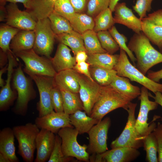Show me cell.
<instances>
[{"label": "cell", "instance_id": "obj_13", "mask_svg": "<svg viewBox=\"0 0 162 162\" xmlns=\"http://www.w3.org/2000/svg\"><path fill=\"white\" fill-rule=\"evenodd\" d=\"M79 82L80 86L79 93L83 110L90 116L98 97L101 86L84 75L79 74Z\"/></svg>", "mask_w": 162, "mask_h": 162}, {"label": "cell", "instance_id": "obj_41", "mask_svg": "<svg viewBox=\"0 0 162 162\" xmlns=\"http://www.w3.org/2000/svg\"><path fill=\"white\" fill-rule=\"evenodd\" d=\"M62 141L60 137L56 135L53 149L47 162H67L72 160L73 157L65 156L64 154L62 147Z\"/></svg>", "mask_w": 162, "mask_h": 162}, {"label": "cell", "instance_id": "obj_17", "mask_svg": "<svg viewBox=\"0 0 162 162\" xmlns=\"http://www.w3.org/2000/svg\"><path fill=\"white\" fill-rule=\"evenodd\" d=\"M8 64L7 77L4 85L2 87L0 92V111H5L11 106L15 100L17 99V93L13 91L10 86L11 80L14 68L16 65V56L12 51L7 52Z\"/></svg>", "mask_w": 162, "mask_h": 162}, {"label": "cell", "instance_id": "obj_4", "mask_svg": "<svg viewBox=\"0 0 162 162\" xmlns=\"http://www.w3.org/2000/svg\"><path fill=\"white\" fill-rule=\"evenodd\" d=\"M13 84L17 94L13 111L16 115L25 116L27 113L29 102L35 98L36 93L31 81L25 75L21 65L14 72Z\"/></svg>", "mask_w": 162, "mask_h": 162}, {"label": "cell", "instance_id": "obj_9", "mask_svg": "<svg viewBox=\"0 0 162 162\" xmlns=\"http://www.w3.org/2000/svg\"><path fill=\"white\" fill-rule=\"evenodd\" d=\"M34 31L35 41L33 49L38 54L50 58L56 38L49 18L38 20Z\"/></svg>", "mask_w": 162, "mask_h": 162}, {"label": "cell", "instance_id": "obj_34", "mask_svg": "<svg viewBox=\"0 0 162 162\" xmlns=\"http://www.w3.org/2000/svg\"><path fill=\"white\" fill-rule=\"evenodd\" d=\"M52 29L55 35L69 32L73 30L68 20L54 10L48 17Z\"/></svg>", "mask_w": 162, "mask_h": 162}, {"label": "cell", "instance_id": "obj_54", "mask_svg": "<svg viewBox=\"0 0 162 162\" xmlns=\"http://www.w3.org/2000/svg\"><path fill=\"white\" fill-rule=\"evenodd\" d=\"M8 64L2 68L0 70V86L2 87L5 85V82L4 80L2 78L3 74L8 69Z\"/></svg>", "mask_w": 162, "mask_h": 162}, {"label": "cell", "instance_id": "obj_14", "mask_svg": "<svg viewBox=\"0 0 162 162\" xmlns=\"http://www.w3.org/2000/svg\"><path fill=\"white\" fill-rule=\"evenodd\" d=\"M140 154L136 149L128 147H120L100 153L93 154L90 161L97 162H130L135 160Z\"/></svg>", "mask_w": 162, "mask_h": 162}, {"label": "cell", "instance_id": "obj_55", "mask_svg": "<svg viewBox=\"0 0 162 162\" xmlns=\"http://www.w3.org/2000/svg\"><path fill=\"white\" fill-rule=\"evenodd\" d=\"M0 21H5L7 16V11L5 7H0Z\"/></svg>", "mask_w": 162, "mask_h": 162}, {"label": "cell", "instance_id": "obj_3", "mask_svg": "<svg viewBox=\"0 0 162 162\" xmlns=\"http://www.w3.org/2000/svg\"><path fill=\"white\" fill-rule=\"evenodd\" d=\"M18 141V153L26 162H32L36 149V140L40 130L34 123H28L12 128Z\"/></svg>", "mask_w": 162, "mask_h": 162}, {"label": "cell", "instance_id": "obj_39", "mask_svg": "<svg viewBox=\"0 0 162 162\" xmlns=\"http://www.w3.org/2000/svg\"><path fill=\"white\" fill-rule=\"evenodd\" d=\"M109 31L114 38L120 48L125 51L129 57L133 64L135 65L136 60L133 52L128 48L126 43L128 39L127 37L124 34L119 32L116 27L112 26L109 30Z\"/></svg>", "mask_w": 162, "mask_h": 162}, {"label": "cell", "instance_id": "obj_25", "mask_svg": "<svg viewBox=\"0 0 162 162\" xmlns=\"http://www.w3.org/2000/svg\"><path fill=\"white\" fill-rule=\"evenodd\" d=\"M57 0H31L29 8L26 10L36 21L47 18L53 11Z\"/></svg>", "mask_w": 162, "mask_h": 162}, {"label": "cell", "instance_id": "obj_21", "mask_svg": "<svg viewBox=\"0 0 162 162\" xmlns=\"http://www.w3.org/2000/svg\"><path fill=\"white\" fill-rule=\"evenodd\" d=\"M78 73L73 69H69L57 73L53 77L55 84L75 93H78L80 88Z\"/></svg>", "mask_w": 162, "mask_h": 162}, {"label": "cell", "instance_id": "obj_15", "mask_svg": "<svg viewBox=\"0 0 162 162\" xmlns=\"http://www.w3.org/2000/svg\"><path fill=\"white\" fill-rule=\"evenodd\" d=\"M5 8L6 24L21 30H34L37 21L28 12L20 10L16 3H10Z\"/></svg>", "mask_w": 162, "mask_h": 162}, {"label": "cell", "instance_id": "obj_33", "mask_svg": "<svg viewBox=\"0 0 162 162\" xmlns=\"http://www.w3.org/2000/svg\"><path fill=\"white\" fill-rule=\"evenodd\" d=\"M88 54L107 52L102 47L97 33L93 30H87L82 34Z\"/></svg>", "mask_w": 162, "mask_h": 162}, {"label": "cell", "instance_id": "obj_53", "mask_svg": "<svg viewBox=\"0 0 162 162\" xmlns=\"http://www.w3.org/2000/svg\"><path fill=\"white\" fill-rule=\"evenodd\" d=\"M31 0H6L7 2L16 3L17 2L22 3L26 10L29 8Z\"/></svg>", "mask_w": 162, "mask_h": 162}, {"label": "cell", "instance_id": "obj_28", "mask_svg": "<svg viewBox=\"0 0 162 162\" xmlns=\"http://www.w3.org/2000/svg\"><path fill=\"white\" fill-rule=\"evenodd\" d=\"M142 32L152 44L157 46L162 53V26L144 18L142 19Z\"/></svg>", "mask_w": 162, "mask_h": 162}, {"label": "cell", "instance_id": "obj_10", "mask_svg": "<svg viewBox=\"0 0 162 162\" xmlns=\"http://www.w3.org/2000/svg\"><path fill=\"white\" fill-rule=\"evenodd\" d=\"M58 134L61 139L62 149L65 156L74 157L80 161H89L90 157L87 151L88 146L85 144L81 145L78 143L77 138L79 134L75 128H62Z\"/></svg>", "mask_w": 162, "mask_h": 162}, {"label": "cell", "instance_id": "obj_32", "mask_svg": "<svg viewBox=\"0 0 162 162\" xmlns=\"http://www.w3.org/2000/svg\"><path fill=\"white\" fill-rule=\"evenodd\" d=\"M73 30L82 34L89 30H93L94 19L87 14L76 13L69 21Z\"/></svg>", "mask_w": 162, "mask_h": 162}, {"label": "cell", "instance_id": "obj_58", "mask_svg": "<svg viewBox=\"0 0 162 162\" xmlns=\"http://www.w3.org/2000/svg\"><path fill=\"white\" fill-rule=\"evenodd\" d=\"M6 2V0H0V7H4Z\"/></svg>", "mask_w": 162, "mask_h": 162}, {"label": "cell", "instance_id": "obj_49", "mask_svg": "<svg viewBox=\"0 0 162 162\" xmlns=\"http://www.w3.org/2000/svg\"><path fill=\"white\" fill-rule=\"evenodd\" d=\"M147 76L152 80L158 82L162 79V69L157 71L148 70Z\"/></svg>", "mask_w": 162, "mask_h": 162}, {"label": "cell", "instance_id": "obj_56", "mask_svg": "<svg viewBox=\"0 0 162 162\" xmlns=\"http://www.w3.org/2000/svg\"><path fill=\"white\" fill-rule=\"evenodd\" d=\"M119 0H110V4L109 8L112 12H113L115 7Z\"/></svg>", "mask_w": 162, "mask_h": 162}, {"label": "cell", "instance_id": "obj_37", "mask_svg": "<svg viewBox=\"0 0 162 162\" xmlns=\"http://www.w3.org/2000/svg\"><path fill=\"white\" fill-rule=\"evenodd\" d=\"M21 30L6 24H2L0 26V47L4 52L12 51L10 45L12 40Z\"/></svg>", "mask_w": 162, "mask_h": 162}, {"label": "cell", "instance_id": "obj_27", "mask_svg": "<svg viewBox=\"0 0 162 162\" xmlns=\"http://www.w3.org/2000/svg\"><path fill=\"white\" fill-rule=\"evenodd\" d=\"M55 38L60 43L69 47L74 56L80 51H86L82 34L74 30L69 32L55 35Z\"/></svg>", "mask_w": 162, "mask_h": 162}, {"label": "cell", "instance_id": "obj_48", "mask_svg": "<svg viewBox=\"0 0 162 162\" xmlns=\"http://www.w3.org/2000/svg\"><path fill=\"white\" fill-rule=\"evenodd\" d=\"M75 12L82 13L87 8L89 0H69Z\"/></svg>", "mask_w": 162, "mask_h": 162}, {"label": "cell", "instance_id": "obj_30", "mask_svg": "<svg viewBox=\"0 0 162 162\" xmlns=\"http://www.w3.org/2000/svg\"><path fill=\"white\" fill-rule=\"evenodd\" d=\"M58 88L63 97L64 112L70 115L78 110H84L82 103L78 93L73 92L62 88Z\"/></svg>", "mask_w": 162, "mask_h": 162}, {"label": "cell", "instance_id": "obj_24", "mask_svg": "<svg viewBox=\"0 0 162 162\" xmlns=\"http://www.w3.org/2000/svg\"><path fill=\"white\" fill-rule=\"evenodd\" d=\"M110 85L131 101L139 97L141 93V89L132 85L128 78L117 75Z\"/></svg>", "mask_w": 162, "mask_h": 162}, {"label": "cell", "instance_id": "obj_35", "mask_svg": "<svg viewBox=\"0 0 162 162\" xmlns=\"http://www.w3.org/2000/svg\"><path fill=\"white\" fill-rule=\"evenodd\" d=\"M112 12L108 8L94 18V26L93 30L95 32L109 30L113 26L115 22L112 16Z\"/></svg>", "mask_w": 162, "mask_h": 162}, {"label": "cell", "instance_id": "obj_20", "mask_svg": "<svg viewBox=\"0 0 162 162\" xmlns=\"http://www.w3.org/2000/svg\"><path fill=\"white\" fill-rule=\"evenodd\" d=\"M71 50L65 44L59 43L55 54L50 59L57 73L62 70L73 69L76 63L75 56L71 53Z\"/></svg>", "mask_w": 162, "mask_h": 162}, {"label": "cell", "instance_id": "obj_22", "mask_svg": "<svg viewBox=\"0 0 162 162\" xmlns=\"http://www.w3.org/2000/svg\"><path fill=\"white\" fill-rule=\"evenodd\" d=\"M15 137L12 128L6 127L0 130V152L7 156L10 162L19 161L15 152Z\"/></svg>", "mask_w": 162, "mask_h": 162}, {"label": "cell", "instance_id": "obj_18", "mask_svg": "<svg viewBox=\"0 0 162 162\" xmlns=\"http://www.w3.org/2000/svg\"><path fill=\"white\" fill-rule=\"evenodd\" d=\"M114 11L115 23L123 25L136 33L142 32V20L135 15L132 10L127 6L125 3L118 2L115 7Z\"/></svg>", "mask_w": 162, "mask_h": 162}, {"label": "cell", "instance_id": "obj_40", "mask_svg": "<svg viewBox=\"0 0 162 162\" xmlns=\"http://www.w3.org/2000/svg\"><path fill=\"white\" fill-rule=\"evenodd\" d=\"M53 10L69 21L76 13L69 0H57L55 4Z\"/></svg>", "mask_w": 162, "mask_h": 162}, {"label": "cell", "instance_id": "obj_57", "mask_svg": "<svg viewBox=\"0 0 162 162\" xmlns=\"http://www.w3.org/2000/svg\"><path fill=\"white\" fill-rule=\"evenodd\" d=\"M0 162H10V161L7 156L0 152Z\"/></svg>", "mask_w": 162, "mask_h": 162}, {"label": "cell", "instance_id": "obj_12", "mask_svg": "<svg viewBox=\"0 0 162 162\" xmlns=\"http://www.w3.org/2000/svg\"><path fill=\"white\" fill-rule=\"evenodd\" d=\"M111 123L110 118L106 117L94 125L88 132L89 143L87 149L88 152L95 154L107 150V135Z\"/></svg>", "mask_w": 162, "mask_h": 162}, {"label": "cell", "instance_id": "obj_31", "mask_svg": "<svg viewBox=\"0 0 162 162\" xmlns=\"http://www.w3.org/2000/svg\"><path fill=\"white\" fill-rule=\"evenodd\" d=\"M89 70L92 78L101 86L110 85L117 75L114 69H109L98 66H91Z\"/></svg>", "mask_w": 162, "mask_h": 162}, {"label": "cell", "instance_id": "obj_36", "mask_svg": "<svg viewBox=\"0 0 162 162\" xmlns=\"http://www.w3.org/2000/svg\"><path fill=\"white\" fill-rule=\"evenodd\" d=\"M144 149L146 152V160L148 162H158V145L154 133L153 131L145 136L143 140Z\"/></svg>", "mask_w": 162, "mask_h": 162}, {"label": "cell", "instance_id": "obj_51", "mask_svg": "<svg viewBox=\"0 0 162 162\" xmlns=\"http://www.w3.org/2000/svg\"><path fill=\"white\" fill-rule=\"evenodd\" d=\"M154 94L155 95L153 96L149 92V97L153 98L154 99V101L162 107V93L158 92L155 93ZM160 118V120L162 121V117Z\"/></svg>", "mask_w": 162, "mask_h": 162}, {"label": "cell", "instance_id": "obj_47", "mask_svg": "<svg viewBox=\"0 0 162 162\" xmlns=\"http://www.w3.org/2000/svg\"><path fill=\"white\" fill-rule=\"evenodd\" d=\"M145 18L152 23L162 26V9L149 14Z\"/></svg>", "mask_w": 162, "mask_h": 162}, {"label": "cell", "instance_id": "obj_38", "mask_svg": "<svg viewBox=\"0 0 162 162\" xmlns=\"http://www.w3.org/2000/svg\"><path fill=\"white\" fill-rule=\"evenodd\" d=\"M97 35L102 47L107 53L113 54L120 48L109 31H99Z\"/></svg>", "mask_w": 162, "mask_h": 162}, {"label": "cell", "instance_id": "obj_8", "mask_svg": "<svg viewBox=\"0 0 162 162\" xmlns=\"http://www.w3.org/2000/svg\"><path fill=\"white\" fill-rule=\"evenodd\" d=\"M14 55L24 62L23 70L35 74L53 77L57 73L50 58L40 56L33 49L20 51Z\"/></svg>", "mask_w": 162, "mask_h": 162}, {"label": "cell", "instance_id": "obj_45", "mask_svg": "<svg viewBox=\"0 0 162 162\" xmlns=\"http://www.w3.org/2000/svg\"><path fill=\"white\" fill-rule=\"evenodd\" d=\"M153 132L156 136L158 143V161L162 162V124L158 122Z\"/></svg>", "mask_w": 162, "mask_h": 162}, {"label": "cell", "instance_id": "obj_26", "mask_svg": "<svg viewBox=\"0 0 162 162\" xmlns=\"http://www.w3.org/2000/svg\"><path fill=\"white\" fill-rule=\"evenodd\" d=\"M71 124L79 134L88 133L91 128L100 121L88 116L86 112L79 110L70 115Z\"/></svg>", "mask_w": 162, "mask_h": 162}, {"label": "cell", "instance_id": "obj_7", "mask_svg": "<svg viewBox=\"0 0 162 162\" xmlns=\"http://www.w3.org/2000/svg\"><path fill=\"white\" fill-rule=\"evenodd\" d=\"M149 93L148 89L142 86L141 88V93L139 97L140 101V106L138 116L136 119L135 127L142 140L145 136L153 131L157 126L154 121L160 118L159 116H156L150 124L148 123L149 112L156 109L158 105L155 101L149 99Z\"/></svg>", "mask_w": 162, "mask_h": 162}, {"label": "cell", "instance_id": "obj_1", "mask_svg": "<svg viewBox=\"0 0 162 162\" xmlns=\"http://www.w3.org/2000/svg\"><path fill=\"white\" fill-rule=\"evenodd\" d=\"M127 46L135 54L137 68L145 75L152 67L162 62V53L152 46L142 32L135 33Z\"/></svg>", "mask_w": 162, "mask_h": 162}, {"label": "cell", "instance_id": "obj_44", "mask_svg": "<svg viewBox=\"0 0 162 162\" xmlns=\"http://www.w3.org/2000/svg\"><path fill=\"white\" fill-rule=\"evenodd\" d=\"M153 0H136L133 8L138 14L141 19L146 17L147 13L150 11L152 9V3Z\"/></svg>", "mask_w": 162, "mask_h": 162}, {"label": "cell", "instance_id": "obj_23", "mask_svg": "<svg viewBox=\"0 0 162 162\" xmlns=\"http://www.w3.org/2000/svg\"><path fill=\"white\" fill-rule=\"evenodd\" d=\"M35 41L34 30H21L12 40L10 49L14 54L20 51L33 49Z\"/></svg>", "mask_w": 162, "mask_h": 162}, {"label": "cell", "instance_id": "obj_50", "mask_svg": "<svg viewBox=\"0 0 162 162\" xmlns=\"http://www.w3.org/2000/svg\"><path fill=\"white\" fill-rule=\"evenodd\" d=\"M76 63L86 62L88 57L87 52L86 51L78 52L75 56Z\"/></svg>", "mask_w": 162, "mask_h": 162}, {"label": "cell", "instance_id": "obj_52", "mask_svg": "<svg viewBox=\"0 0 162 162\" xmlns=\"http://www.w3.org/2000/svg\"><path fill=\"white\" fill-rule=\"evenodd\" d=\"M0 68H3L6 64L7 61H8L7 53L3 51L1 49L0 50Z\"/></svg>", "mask_w": 162, "mask_h": 162}, {"label": "cell", "instance_id": "obj_29", "mask_svg": "<svg viewBox=\"0 0 162 162\" xmlns=\"http://www.w3.org/2000/svg\"><path fill=\"white\" fill-rule=\"evenodd\" d=\"M86 62L91 66H98L113 69L117 63L119 55L111 54L107 52L88 54Z\"/></svg>", "mask_w": 162, "mask_h": 162}, {"label": "cell", "instance_id": "obj_42", "mask_svg": "<svg viewBox=\"0 0 162 162\" xmlns=\"http://www.w3.org/2000/svg\"><path fill=\"white\" fill-rule=\"evenodd\" d=\"M110 0H89L87 7V14L93 18L108 8Z\"/></svg>", "mask_w": 162, "mask_h": 162}, {"label": "cell", "instance_id": "obj_43", "mask_svg": "<svg viewBox=\"0 0 162 162\" xmlns=\"http://www.w3.org/2000/svg\"><path fill=\"white\" fill-rule=\"evenodd\" d=\"M51 98L54 111L56 112H64L62 94L59 88L55 84L51 90Z\"/></svg>", "mask_w": 162, "mask_h": 162}, {"label": "cell", "instance_id": "obj_5", "mask_svg": "<svg viewBox=\"0 0 162 162\" xmlns=\"http://www.w3.org/2000/svg\"><path fill=\"white\" fill-rule=\"evenodd\" d=\"M120 50L118 61L113 68L117 75L136 82L154 93L158 92L162 93V84L155 82L145 76L131 63L126 52L121 49Z\"/></svg>", "mask_w": 162, "mask_h": 162}, {"label": "cell", "instance_id": "obj_19", "mask_svg": "<svg viewBox=\"0 0 162 162\" xmlns=\"http://www.w3.org/2000/svg\"><path fill=\"white\" fill-rule=\"evenodd\" d=\"M55 134L41 129L36 140V156L35 162H45L49 159L53 149L55 140Z\"/></svg>", "mask_w": 162, "mask_h": 162}, {"label": "cell", "instance_id": "obj_2", "mask_svg": "<svg viewBox=\"0 0 162 162\" xmlns=\"http://www.w3.org/2000/svg\"><path fill=\"white\" fill-rule=\"evenodd\" d=\"M131 101L110 85L101 86L90 116L100 121L107 114L117 109L122 108L125 110Z\"/></svg>", "mask_w": 162, "mask_h": 162}, {"label": "cell", "instance_id": "obj_16", "mask_svg": "<svg viewBox=\"0 0 162 162\" xmlns=\"http://www.w3.org/2000/svg\"><path fill=\"white\" fill-rule=\"evenodd\" d=\"M70 115L64 112H56L53 110L51 112L42 117H37L35 124L39 129H43L56 134L62 128H74L71 124Z\"/></svg>", "mask_w": 162, "mask_h": 162}, {"label": "cell", "instance_id": "obj_11", "mask_svg": "<svg viewBox=\"0 0 162 162\" xmlns=\"http://www.w3.org/2000/svg\"><path fill=\"white\" fill-rule=\"evenodd\" d=\"M23 70L34 81L38 89L40 96L37 105L38 117L51 112L54 110L51 98V90L55 85L53 77L37 75Z\"/></svg>", "mask_w": 162, "mask_h": 162}, {"label": "cell", "instance_id": "obj_6", "mask_svg": "<svg viewBox=\"0 0 162 162\" xmlns=\"http://www.w3.org/2000/svg\"><path fill=\"white\" fill-rule=\"evenodd\" d=\"M136 106L137 104L130 102L125 110L128 113L127 122L120 136L111 143V148L128 147L138 149L143 147V140L135 127V111Z\"/></svg>", "mask_w": 162, "mask_h": 162}, {"label": "cell", "instance_id": "obj_46", "mask_svg": "<svg viewBox=\"0 0 162 162\" xmlns=\"http://www.w3.org/2000/svg\"><path fill=\"white\" fill-rule=\"evenodd\" d=\"M90 65L86 62H78L76 63L73 69L78 73L84 75L90 80H94L90 74Z\"/></svg>", "mask_w": 162, "mask_h": 162}]
</instances>
